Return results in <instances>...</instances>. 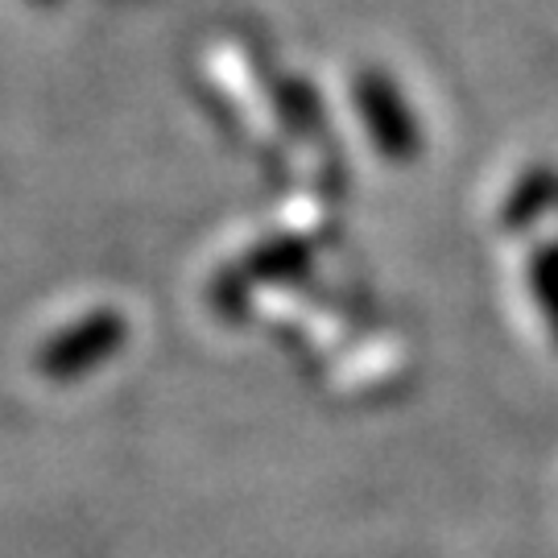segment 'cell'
<instances>
[{
	"label": "cell",
	"instance_id": "cell-2",
	"mask_svg": "<svg viewBox=\"0 0 558 558\" xmlns=\"http://www.w3.org/2000/svg\"><path fill=\"white\" fill-rule=\"evenodd\" d=\"M530 286H534V299L542 306V319L550 327V336L558 343V244H546L534 265H530Z\"/></svg>",
	"mask_w": 558,
	"mask_h": 558
},
{
	"label": "cell",
	"instance_id": "cell-1",
	"mask_svg": "<svg viewBox=\"0 0 558 558\" xmlns=\"http://www.w3.org/2000/svg\"><path fill=\"white\" fill-rule=\"evenodd\" d=\"M120 343H124V319L117 311H100V315L75 323L62 336L50 339L38 356V373L54 385H66V380L92 373L108 356H117Z\"/></svg>",
	"mask_w": 558,
	"mask_h": 558
},
{
	"label": "cell",
	"instance_id": "cell-3",
	"mask_svg": "<svg viewBox=\"0 0 558 558\" xmlns=\"http://www.w3.org/2000/svg\"><path fill=\"white\" fill-rule=\"evenodd\" d=\"M550 199H555V179H530L518 195L509 199V207H505V220L513 223V228H525V223L534 220V216H538Z\"/></svg>",
	"mask_w": 558,
	"mask_h": 558
}]
</instances>
